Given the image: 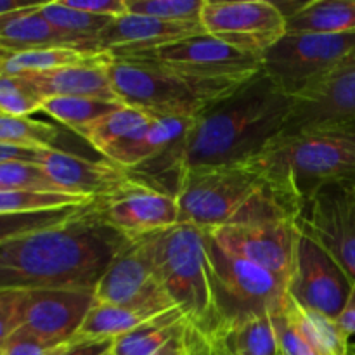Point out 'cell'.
<instances>
[{
  "label": "cell",
  "instance_id": "17",
  "mask_svg": "<svg viewBox=\"0 0 355 355\" xmlns=\"http://www.w3.org/2000/svg\"><path fill=\"white\" fill-rule=\"evenodd\" d=\"M37 163L59 189L90 200L110 196L134 179L130 170L106 158L96 162L55 148L40 149Z\"/></svg>",
  "mask_w": 355,
  "mask_h": 355
},
{
  "label": "cell",
  "instance_id": "39",
  "mask_svg": "<svg viewBox=\"0 0 355 355\" xmlns=\"http://www.w3.org/2000/svg\"><path fill=\"white\" fill-rule=\"evenodd\" d=\"M62 3L71 9L83 10L94 16L111 17V19L128 14L127 0H62Z\"/></svg>",
  "mask_w": 355,
  "mask_h": 355
},
{
  "label": "cell",
  "instance_id": "45",
  "mask_svg": "<svg viewBox=\"0 0 355 355\" xmlns=\"http://www.w3.org/2000/svg\"><path fill=\"white\" fill-rule=\"evenodd\" d=\"M200 355H214V354H211L210 347H208V343H207V342H205V345H203V349H201Z\"/></svg>",
  "mask_w": 355,
  "mask_h": 355
},
{
  "label": "cell",
  "instance_id": "6",
  "mask_svg": "<svg viewBox=\"0 0 355 355\" xmlns=\"http://www.w3.org/2000/svg\"><path fill=\"white\" fill-rule=\"evenodd\" d=\"M203 232L215 331L232 322L281 314L290 298L288 284L269 270L232 255Z\"/></svg>",
  "mask_w": 355,
  "mask_h": 355
},
{
  "label": "cell",
  "instance_id": "42",
  "mask_svg": "<svg viewBox=\"0 0 355 355\" xmlns=\"http://www.w3.org/2000/svg\"><path fill=\"white\" fill-rule=\"evenodd\" d=\"M38 151H40V149L21 148V146L2 144V142H0V165H2V163H12V162L37 163Z\"/></svg>",
  "mask_w": 355,
  "mask_h": 355
},
{
  "label": "cell",
  "instance_id": "4",
  "mask_svg": "<svg viewBox=\"0 0 355 355\" xmlns=\"http://www.w3.org/2000/svg\"><path fill=\"white\" fill-rule=\"evenodd\" d=\"M259 162L298 210L322 186H355V118L279 135Z\"/></svg>",
  "mask_w": 355,
  "mask_h": 355
},
{
  "label": "cell",
  "instance_id": "31",
  "mask_svg": "<svg viewBox=\"0 0 355 355\" xmlns=\"http://www.w3.org/2000/svg\"><path fill=\"white\" fill-rule=\"evenodd\" d=\"M59 130L45 121L0 114V142L30 149L54 148Z\"/></svg>",
  "mask_w": 355,
  "mask_h": 355
},
{
  "label": "cell",
  "instance_id": "36",
  "mask_svg": "<svg viewBox=\"0 0 355 355\" xmlns=\"http://www.w3.org/2000/svg\"><path fill=\"white\" fill-rule=\"evenodd\" d=\"M0 191L64 193L52 182L51 177L38 163L28 162H12L0 165Z\"/></svg>",
  "mask_w": 355,
  "mask_h": 355
},
{
  "label": "cell",
  "instance_id": "16",
  "mask_svg": "<svg viewBox=\"0 0 355 355\" xmlns=\"http://www.w3.org/2000/svg\"><path fill=\"white\" fill-rule=\"evenodd\" d=\"M96 304L90 290L24 291L21 307V331L47 347L71 343Z\"/></svg>",
  "mask_w": 355,
  "mask_h": 355
},
{
  "label": "cell",
  "instance_id": "18",
  "mask_svg": "<svg viewBox=\"0 0 355 355\" xmlns=\"http://www.w3.org/2000/svg\"><path fill=\"white\" fill-rule=\"evenodd\" d=\"M355 118V52L321 83L295 99L283 134ZM281 134V135H283Z\"/></svg>",
  "mask_w": 355,
  "mask_h": 355
},
{
  "label": "cell",
  "instance_id": "29",
  "mask_svg": "<svg viewBox=\"0 0 355 355\" xmlns=\"http://www.w3.org/2000/svg\"><path fill=\"white\" fill-rule=\"evenodd\" d=\"M121 106L125 104L94 99V97H51V99L44 101L42 111L54 118L58 123L78 132L80 128L113 113Z\"/></svg>",
  "mask_w": 355,
  "mask_h": 355
},
{
  "label": "cell",
  "instance_id": "5",
  "mask_svg": "<svg viewBox=\"0 0 355 355\" xmlns=\"http://www.w3.org/2000/svg\"><path fill=\"white\" fill-rule=\"evenodd\" d=\"M141 239L173 305L207 342L217 322L208 284L205 232L194 225L177 224Z\"/></svg>",
  "mask_w": 355,
  "mask_h": 355
},
{
  "label": "cell",
  "instance_id": "46",
  "mask_svg": "<svg viewBox=\"0 0 355 355\" xmlns=\"http://www.w3.org/2000/svg\"><path fill=\"white\" fill-rule=\"evenodd\" d=\"M9 55H10V54H7L6 51H2V49H0V64H2V62L6 61V59L9 58Z\"/></svg>",
  "mask_w": 355,
  "mask_h": 355
},
{
  "label": "cell",
  "instance_id": "9",
  "mask_svg": "<svg viewBox=\"0 0 355 355\" xmlns=\"http://www.w3.org/2000/svg\"><path fill=\"white\" fill-rule=\"evenodd\" d=\"M352 52L355 33H290L262 55V71L297 99L335 71Z\"/></svg>",
  "mask_w": 355,
  "mask_h": 355
},
{
  "label": "cell",
  "instance_id": "2",
  "mask_svg": "<svg viewBox=\"0 0 355 355\" xmlns=\"http://www.w3.org/2000/svg\"><path fill=\"white\" fill-rule=\"evenodd\" d=\"M295 99L263 71L205 110L166 159L175 177L187 166L255 159L286 128Z\"/></svg>",
  "mask_w": 355,
  "mask_h": 355
},
{
  "label": "cell",
  "instance_id": "12",
  "mask_svg": "<svg viewBox=\"0 0 355 355\" xmlns=\"http://www.w3.org/2000/svg\"><path fill=\"white\" fill-rule=\"evenodd\" d=\"M94 210L104 224L130 241L179 224L175 194L137 175L110 196L94 200Z\"/></svg>",
  "mask_w": 355,
  "mask_h": 355
},
{
  "label": "cell",
  "instance_id": "30",
  "mask_svg": "<svg viewBox=\"0 0 355 355\" xmlns=\"http://www.w3.org/2000/svg\"><path fill=\"white\" fill-rule=\"evenodd\" d=\"M94 200L68 193H31V191H0V214H37L87 207Z\"/></svg>",
  "mask_w": 355,
  "mask_h": 355
},
{
  "label": "cell",
  "instance_id": "33",
  "mask_svg": "<svg viewBox=\"0 0 355 355\" xmlns=\"http://www.w3.org/2000/svg\"><path fill=\"white\" fill-rule=\"evenodd\" d=\"M205 0H127L130 14L155 17L166 23L200 24Z\"/></svg>",
  "mask_w": 355,
  "mask_h": 355
},
{
  "label": "cell",
  "instance_id": "25",
  "mask_svg": "<svg viewBox=\"0 0 355 355\" xmlns=\"http://www.w3.org/2000/svg\"><path fill=\"white\" fill-rule=\"evenodd\" d=\"M110 61V52L80 51V49L69 47L40 49V51H28L19 52V54H10L9 58L0 64V73L14 76L31 75V73H45L52 71V69L68 68V66L99 64V62Z\"/></svg>",
  "mask_w": 355,
  "mask_h": 355
},
{
  "label": "cell",
  "instance_id": "26",
  "mask_svg": "<svg viewBox=\"0 0 355 355\" xmlns=\"http://www.w3.org/2000/svg\"><path fill=\"white\" fill-rule=\"evenodd\" d=\"M42 16L49 21L55 31L75 42L83 51H99V37L104 28L111 23V17L94 16L83 10L64 6L62 0L44 2L40 9Z\"/></svg>",
  "mask_w": 355,
  "mask_h": 355
},
{
  "label": "cell",
  "instance_id": "24",
  "mask_svg": "<svg viewBox=\"0 0 355 355\" xmlns=\"http://www.w3.org/2000/svg\"><path fill=\"white\" fill-rule=\"evenodd\" d=\"M290 33H355V0H311L286 16Z\"/></svg>",
  "mask_w": 355,
  "mask_h": 355
},
{
  "label": "cell",
  "instance_id": "13",
  "mask_svg": "<svg viewBox=\"0 0 355 355\" xmlns=\"http://www.w3.org/2000/svg\"><path fill=\"white\" fill-rule=\"evenodd\" d=\"M97 304H113L151 319L173 309L172 298L153 269L142 239L128 243L111 262L94 290Z\"/></svg>",
  "mask_w": 355,
  "mask_h": 355
},
{
  "label": "cell",
  "instance_id": "20",
  "mask_svg": "<svg viewBox=\"0 0 355 355\" xmlns=\"http://www.w3.org/2000/svg\"><path fill=\"white\" fill-rule=\"evenodd\" d=\"M193 326L179 307L168 309L113 342V355H182L193 338Z\"/></svg>",
  "mask_w": 355,
  "mask_h": 355
},
{
  "label": "cell",
  "instance_id": "38",
  "mask_svg": "<svg viewBox=\"0 0 355 355\" xmlns=\"http://www.w3.org/2000/svg\"><path fill=\"white\" fill-rule=\"evenodd\" d=\"M68 345V343H66ZM61 347H47L44 343L37 342L35 338H31L30 335H26L24 331L17 329L12 336L9 338V342L6 343V347L2 349L3 355H58Z\"/></svg>",
  "mask_w": 355,
  "mask_h": 355
},
{
  "label": "cell",
  "instance_id": "34",
  "mask_svg": "<svg viewBox=\"0 0 355 355\" xmlns=\"http://www.w3.org/2000/svg\"><path fill=\"white\" fill-rule=\"evenodd\" d=\"M89 207V205H87ZM87 207L62 208V210L37 211V214H0V243L28 232L54 227L78 215Z\"/></svg>",
  "mask_w": 355,
  "mask_h": 355
},
{
  "label": "cell",
  "instance_id": "7",
  "mask_svg": "<svg viewBox=\"0 0 355 355\" xmlns=\"http://www.w3.org/2000/svg\"><path fill=\"white\" fill-rule=\"evenodd\" d=\"M110 76L121 104L151 116L193 121L205 110L229 96V92L220 89L193 82L162 66L135 59H111Z\"/></svg>",
  "mask_w": 355,
  "mask_h": 355
},
{
  "label": "cell",
  "instance_id": "11",
  "mask_svg": "<svg viewBox=\"0 0 355 355\" xmlns=\"http://www.w3.org/2000/svg\"><path fill=\"white\" fill-rule=\"evenodd\" d=\"M295 225L326 250L355 283V186H322L300 205Z\"/></svg>",
  "mask_w": 355,
  "mask_h": 355
},
{
  "label": "cell",
  "instance_id": "47",
  "mask_svg": "<svg viewBox=\"0 0 355 355\" xmlns=\"http://www.w3.org/2000/svg\"><path fill=\"white\" fill-rule=\"evenodd\" d=\"M203 345H205V340H201L200 347H198V352H196V355H200V352H201V349H203Z\"/></svg>",
  "mask_w": 355,
  "mask_h": 355
},
{
  "label": "cell",
  "instance_id": "15",
  "mask_svg": "<svg viewBox=\"0 0 355 355\" xmlns=\"http://www.w3.org/2000/svg\"><path fill=\"white\" fill-rule=\"evenodd\" d=\"M222 248L290 283L300 238L293 220L231 224L207 231Z\"/></svg>",
  "mask_w": 355,
  "mask_h": 355
},
{
  "label": "cell",
  "instance_id": "35",
  "mask_svg": "<svg viewBox=\"0 0 355 355\" xmlns=\"http://www.w3.org/2000/svg\"><path fill=\"white\" fill-rule=\"evenodd\" d=\"M44 110V99L31 89L23 76L0 73V114L30 118Z\"/></svg>",
  "mask_w": 355,
  "mask_h": 355
},
{
  "label": "cell",
  "instance_id": "27",
  "mask_svg": "<svg viewBox=\"0 0 355 355\" xmlns=\"http://www.w3.org/2000/svg\"><path fill=\"white\" fill-rule=\"evenodd\" d=\"M153 118L155 116L141 110H135V107L130 106H121L116 111H113V113L106 114V116L87 125V127L80 128L76 134L83 141L89 142L97 153L104 156L114 146L127 141L128 137L142 130L146 125L151 123Z\"/></svg>",
  "mask_w": 355,
  "mask_h": 355
},
{
  "label": "cell",
  "instance_id": "44",
  "mask_svg": "<svg viewBox=\"0 0 355 355\" xmlns=\"http://www.w3.org/2000/svg\"><path fill=\"white\" fill-rule=\"evenodd\" d=\"M201 336L198 335L196 331L193 333V338H191V343H189V347H187V350L186 352H184L182 355H196V352H198V347H200V343H201Z\"/></svg>",
  "mask_w": 355,
  "mask_h": 355
},
{
  "label": "cell",
  "instance_id": "41",
  "mask_svg": "<svg viewBox=\"0 0 355 355\" xmlns=\"http://www.w3.org/2000/svg\"><path fill=\"white\" fill-rule=\"evenodd\" d=\"M113 342H96V340H83L71 342L62 347L58 355H104L110 352Z\"/></svg>",
  "mask_w": 355,
  "mask_h": 355
},
{
  "label": "cell",
  "instance_id": "28",
  "mask_svg": "<svg viewBox=\"0 0 355 355\" xmlns=\"http://www.w3.org/2000/svg\"><path fill=\"white\" fill-rule=\"evenodd\" d=\"M148 321L130 309L113 304H94L87 318L83 319L73 342L96 340V342H114L127 335L141 322Z\"/></svg>",
  "mask_w": 355,
  "mask_h": 355
},
{
  "label": "cell",
  "instance_id": "37",
  "mask_svg": "<svg viewBox=\"0 0 355 355\" xmlns=\"http://www.w3.org/2000/svg\"><path fill=\"white\" fill-rule=\"evenodd\" d=\"M24 291H0V350L21 328V307Z\"/></svg>",
  "mask_w": 355,
  "mask_h": 355
},
{
  "label": "cell",
  "instance_id": "32",
  "mask_svg": "<svg viewBox=\"0 0 355 355\" xmlns=\"http://www.w3.org/2000/svg\"><path fill=\"white\" fill-rule=\"evenodd\" d=\"M272 324L281 355H321L309 338L300 318V309L291 297L288 298L284 311L272 315Z\"/></svg>",
  "mask_w": 355,
  "mask_h": 355
},
{
  "label": "cell",
  "instance_id": "48",
  "mask_svg": "<svg viewBox=\"0 0 355 355\" xmlns=\"http://www.w3.org/2000/svg\"><path fill=\"white\" fill-rule=\"evenodd\" d=\"M104 355H113V354H111V350H110V352H106Z\"/></svg>",
  "mask_w": 355,
  "mask_h": 355
},
{
  "label": "cell",
  "instance_id": "1",
  "mask_svg": "<svg viewBox=\"0 0 355 355\" xmlns=\"http://www.w3.org/2000/svg\"><path fill=\"white\" fill-rule=\"evenodd\" d=\"M128 243L101 220L92 201L64 224L0 243V291H94Z\"/></svg>",
  "mask_w": 355,
  "mask_h": 355
},
{
  "label": "cell",
  "instance_id": "3",
  "mask_svg": "<svg viewBox=\"0 0 355 355\" xmlns=\"http://www.w3.org/2000/svg\"><path fill=\"white\" fill-rule=\"evenodd\" d=\"M179 224L201 231L231 224L293 220L298 207L267 177L259 158L231 165L187 166L175 186Z\"/></svg>",
  "mask_w": 355,
  "mask_h": 355
},
{
  "label": "cell",
  "instance_id": "43",
  "mask_svg": "<svg viewBox=\"0 0 355 355\" xmlns=\"http://www.w3.org/2000/svg\"><path fill=\"white\" fill-rule=\"evenodd\" d=\"M26 6H30V3L17 2V0H0V16H2V14L14 12V10H19Z\"/></svg>",
  "mask_w": 355,
  "mask_h": 355
},
{
  "label": "cell",
  "instance_id": "23",
  "mask_svg": "<svg viewBox=\"0 0 355 355\" xmlns=\"http://www.w3.org/2000/svg\"><path fill=\"white\" fill-rule=\"evenodd\" d=\"M207 343L214 355H281L272 315L222 326Z\"/></svg>",
  "mask_w": 355,
  "mask_h": 355
},
{
  "label": "cell",
  "instance_id": "8",
  "mask_svg": "<svg viewBox=\"0 0 355 355\" xmlns=\"http://www.w3.org/2000/svg\"><path fill=\"white\" fill-rule=\"evenodd\" d=\"M113 58L151 62L184 78L229 94L262 71V59L243 54L207 33L149 51L114 54Z\"/></svg>",
  "mask_w": 355,
  "mask_h": 355
},
{
  "label": "cell",
  "instance_id": "10",
  "mask_svg": "<svg viewBox=\"0 0 355 355\" xmlns=\"http://www.w3.org/2000/svg\"><path fill=\"white\" fill-rule=\"evenodd\" d=\"M205 33L243 54L262 55L286 35V16L267 0H205Z\"/></svg>",
  "mask_w": 355,
  "mask_h": 355
},
{
  "label": "cell",
  "instance_id": "21",
  "mask_svg": "<svg viewBox=\"0 0 355 355\" xmlns=\"http://www.w3.org/2000/svg\"><path fill=\"white\" fill-rule=\"evenodd\" d=\"M110 64L111 61L99 64L68 66L52 71L17 76H23L44 101L51 97H94L120 103L111 85Z\"/></svg>",
  "mask_w": 355,
  "mask_h": 355
},
{
  "label": "cell",
  "instance_id": "19",
  "mask_svg": "<svg viewBox=\"0 0 355 355\" xmlns=\"http://www.w3.org/2000/svg\"><path fill=\"white\" fill-rule=\"evenodd\" d=\"M203 33L205 30L200 24L166 23L155 17L128 12L111 19V23L101 33L97 45L99 51L110 52L113 55L128 54L163 47Z\"/></svg>",
  "mask_w": 355,
  "mask_h": 355
},
{
  "label": "cell",
  "instance_id": "40",
  "mask_svg": "<svg viewBox=\"0 0 355 355\" xmlns=\"http://www.w3.org/2000/svg\"><path fill=\"white\" fill-rule=\"evenodd\" d=\"M335 321L336 326L340 328V331H342V335L345 336L347 342H349L350 349H355V283L352 286V291H350L345 307H343V311L340 312V315Z\"/></svg>",
  "mask_w": 355,
  "mask_h": 355
},
{
  "label": "cell",
  "instance_id": "50",
  "mask_svg": "<svg viewBox=\"0 0 355 355\" xmlns=\"http://www.w3.org/2000/svg\"><path fill=\"white\" fill-rule=\"evenodd\" d=\"M350 350H355V349H350Z\"/></svg>",
  "mask_w": 355,
  "mask_h": 355
},
{
  "label": "cell",
  "instance_id": "14",
  "mask_svg": "<svg viewBox=\"0 0 355 355\" xmlns=\"http://www.w3.org/2000/svg\"><path fill=\"white\" fill-rule=\"evenodd\" d=\"M354 283L345 270L315 241L300 234L288 293L309 311L336 319L345 307Z\"/></svg>",
  "mask_w": 355,
  "mask_h": 355
},
{
  "label": "cell",
  "instance_id": "22",
  "mask_svg": "<svg viewBox=\"0 0 355 355\" xmlns=\"http://www.w3.org/2000/svg\"><path fill=\"white\" fill-rule=\"evenodd\" d=\"M44 2L30 3L14 12L0 16V49L7 54H19L40 49L69 47L80 49L73 40L66 38L49 24L42 16ZM83 51V49H80Z\"/></svg>",
  "mask_w": 355,
  "mask_h": 355
},
{
  "label": "cell",
  "instance_id": "49",
  "mask_svg": "<svg viewBox=\"0 0 355 355\" xmlns=\"http://www.w3.org/2000/svg\"><path fill=\"white\" fill-rule=\"evenodd\" d=\"M0 355H3V352H2V350H0Z\"/></svg>",
  "mask_w": 355,
  "mask_h": 355
}]
</instances>
